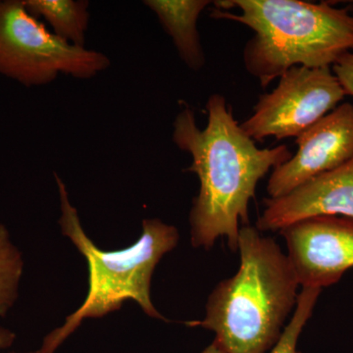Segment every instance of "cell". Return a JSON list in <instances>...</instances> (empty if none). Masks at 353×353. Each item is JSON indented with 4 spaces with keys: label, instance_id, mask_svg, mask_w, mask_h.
<instances>
[{
    "label": "cell",
    "instance_id": "cell-1",
    "mask_svg": "<svg viewBox=\"0 0 353 353\" xmlns=\"http://www.w3.org/2000/svg\"><path fill=\"white\" fill-rule=\"evenodd\" d=\"M205 108L204 129L197 125L192 109L185 106L174 121L172 136L180 150L192 155L187 171L196 174L201 183L190 212V241L194 248L209 250L218 239L225 238L230 250L236 252L240 223L250 225L248 205L257 183L292 154L285 145L257 148L223 95H211Z\"/></svg>",
    "mask_w": 353,
    "mask_h": 353
},
{
    "label": "cell",
    "instance_id": "cell-2",
    "mask_svg": "<svg viewBox=\"0 0 353 353\" xmlns=\"http://www.w3.org/2000/svg\"><path fill=\"white\" fill-rule=\"evenodd\" d=\"M241 263L233 277L216 285L203 319L185 322L215 334L226 353H269L296 306L299 282L288 255L256 227H241Z\"/></svg>",
    "mask_w": 353,
    "mask_h": 353
},
{
    "label": "cell",
    "instance_id": "cell-3",
    "mask_svg": "<svg viewBox=\"0 0 353 353\" xmlns=\"http://www.w3.org/2000/svg\"><path fill=\"white\" fill-rule=\"evenodd\" d=\"M214 6L211 17L254 32L243 48V63L263 88L292 67H332L353 50L348 8L301 0H221Z\"/></svg>",
    "mask_w": 353,
    "mask_h": 353
},
{
    "label": "cell",
    "instance_id": "cell-4",
    "mask_svg": "<svg viewBox=\"0 0 353 353\" xmlns=\"http://www.w3.org/2000/svg\"><path fill=\"white\" fill-rule=\"evenodd\" d=\"M54 176L59 190L60 228L87 260L88 292L81 307L68 316L61 327L43 339L37 353H55L83 320L102 318L118 311L128 299H134L153 319L168 322L153 305L150 287L160 260L178 245L180 234L176 228L157 218L145 219L143 233L136 243L115 252L102 250L83 231L63 181L57 173Z\"/></svg>",
    "mask_w": 353,
    "mask_h": 353
},
{
    "label": "cell",
    "instance_id": "cell-5",
    "mask_svg": "<svg viewBox=\"0 0 353 353\" xmlns=\"http://www.w3.org/2000/svg\"><path fill=\"white\" fill-rule=\"evenodd\" d=\"M110 66L103 53L74 46L34 17L23 0L0 1V74L26 87L60 74L90 79Z\"/></svg>",
    "mask_w": 353,
    "mask_h": 353
},
{
    "label": "cell",
    "instance_id": "cell-6",
    "mask_svg": "<svg viewBox=\"0 0 353 353\" xmlns=\"http://www.w3.org/2000/svg\"><path fill=\"white\" fill-rule=\"evenodd\" d=\"M345 95L331 67H292L280 77L277 88L259 97L241 127L253 141L299 138L338 108Z\"/></svg>",
    "mask_w": 353,
    "mask_h": 353
},
{
    "label": "cell",
    "instance_id": "cell-7",
    "mask_svg": "<svg viewBox=\"0 0 353 353\" xmlns=\"http://www.w3.org/2000/svg\"><path fill=\"white\" fill-rule=\"evenodd\" d=\"M301 288L324 289L340 282L353 267V218L319 215L279 231Z\"/></svg>",
    "mask_w": 353,
    "mask_h": 353
},
{
    "label": "cell",
    "instance_id": "cell-8",
    "mask_svg": "<svg viewBox=\"0 0 353 353\" xmlns=\"http://www.w3.org/2000/svg\"><path fill=\"white\" fill-rule=\"evenodd\" d=\"M296 154L272 172L267 192L279 199L353 158V104L343 103L296 141Z\"/></svg>",
    "mask_w": 353,
    "mask_h": 353
},
{
    "label": "cell",
    "instance_id": "cell-9",
    "mask_svg": "<svg viewBox=\"0 0 353 353\" xmlns=\"http://www.w3.org/2000/svg\"><path fill=\"white\" fill-rule=\"evenodd\" d=\"M256 221L261 232H279L297 221L319 215L353 218V158L339 168L316 176L279 199H264Z\"/></svg>",
    "mask_w": 353,
    "mask_h": 353
},
{
    "label": "cell",
    "instance_id": "cell-10",
    "mask_svg": "<svg viewBox=\"0 0 353 353\" xmlns=\"http://www.w3.org/2000/svg\"><path fill=\"white\" fill-rule=\"evenodd\" d=\"M154 12L170 36L183 63L194 71L205 65V55L201 43L197 22L209 0H146L143 2Z\"/></svg>",
    "mask_w": 353,
    "mask_h": 353
},
{
    "label": "cell",
    "instance_id": "cell-11",
    "mask_svg": "<svg viewBox=\"0 0 353 353\" xmlns=\"http://www.w3.org/2000/svg\"><path fill=\"white\" fill-rule=\"evenodd\" d=\"M34 17H43L59 38L85 48L90 13L85 0H24Z\"/></svg>",
    "mask_w": 353,
    "mask_h": 353
},
{
    "label": "cell",
    "instance_id": "cell-12",
    "mask_svg": "<svg viewBox=\"0 0 353 353\" xmlns=\"http://www.w3.org/2000/svg\"><path fill=\"white\" fill-rule=\"evenodd\" d=\"M24 260L11 241L6 226L0 223V317L9 312L18 297Z\"/></svg>",
    "mask_w": 353,
    "mask_h": 353
},
{
    "label": "cell",
    "instance_id": "cell-13",
    "mask_svg": "<svg viewBox=\"0 0 353 353\" xmlns=\"http://www.w3.org/2000/svg\"><path fill=\"white\" fill-rule=\"evenodd\" d=\"M321 292V289L303 288L289 324L285 326L277 345L269 353H301L297 348L299 336L313 314Z\"/></svg>",
    "mask_w": 353,
    "mask_h": 353
},
{
    "label": "cell",
    "instance_id": "cell-14",
    "mask_svg": "<svg viewBox=\"0 0 353 353\" xmlns=\"http://www.w3.org/2000/svg\"><path fill=\"white\" fill-rule=\"evenodd\" d=\"M334 76L340 82L345 95L353 97V52L345 53L333 65Z\"/></svg>",
    "mask_w": 353,
    "mask_h": 353
},
{
    "label": "cell",
    "instance_id": "cell-15",
    "mask_svg": "<svg viewBox=\"0 0 353 353\" xmlns=\"http://www.w3.org/2000/svg\"><path fill=\"white\" fill-rule=\"evenodd\" d=\"M15 339L16 334L12 331L0 327V350L10 347L13 345L14 341H15Z\"/></svg>",
    "mask_w": 353,
    "mask_h": 353
},
{
    "label": "cell",
    "instance_id": "cell-16",
    "mask_svg": "<svg viewBox=\"0 0 353 353\" xmlns=\"http://www.w3.org/2000/svg\"><path fill=\"white\" fill-rule=\"evenodd\" d=\"M201 353H226L224 352V350H222L219 347V345H217V343H215L214 341H212V343H210V345H208V347L205 348V350H203Z\"/></svg>",
    "mask_w": 353,
    "mask_h": 353
}]
</instances>
